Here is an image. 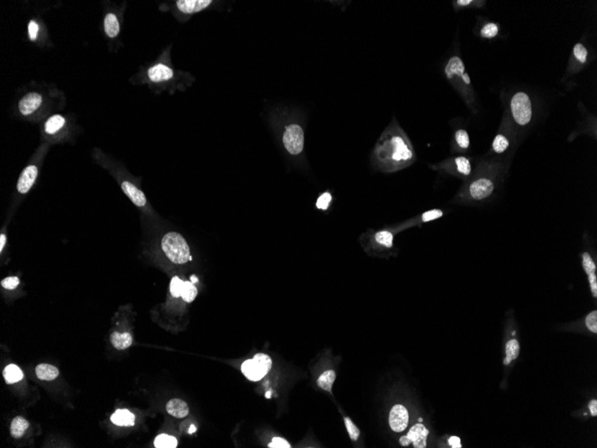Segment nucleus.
<instances>
[{"instance_id": "obj_15", "label": "nucleus", "mask_w": 597, "mask_h": 448, "mask_svg": "<svg viewBox=\"0 0 597 448\" xmlns=\"http://www.w3.org/2000/svg\"><path fill=\"white\" fill-rule=\"evenodd\" d=\"M42 96L37 92H30L19 101L20 112L24 116H29L35 112L42 106Z\"/></svg>"}, {"instance_id": "obj_35", "label": "nucleus", "mask_w": 597, "mask_h": 448, "mask_svg": "<svg viewBox=\"0 0 597 448\" xmlns=\"http://www.w3.org/2000/svg\"><path fill=\"white\" fill-rule=\"evenodd\" d=\"M183 284H184V282L182 279H180L178 276H173L172 278L171 284H170V293L173 297H175V298L181 297Z\"/></svg>"}, {"instance_id": "obj_33", "label": "nucleus", "mask_w": 597, "mask_h": 448, "mask_svg": "<svg viewBox=\"0 0 597 448\" xmlns=\"http://www.w3.org/2000/svg\"><path fill=\"white\" fill-rule=\"evenodd\" d=\"M332 201H333V196H332L331 193L329 191H325L317 198L316 207L318 210L325 211L329 209Z\"/></svg>"}, {"instance_id": "obj_46", "label": "nucleus", "mask_w": 597, "mask_h": 448, "mask_svg": "<svg viewBox=\"0 0 597 448\" xmlns=\"http://www.w3.org/2000/svg\"><path fill=\"white\" fill-rule=\"evenodd\" d=\"M195 431H196V428L194 427V425H191V428H190V430H189V433L191 434V433H193V432H195Z\"/></svg>"}, {"instance_id": "obj_16", "label": "nucleus", "mask_w": 597, "mask_h": 448, "mask_svg": "<svg viewBox=\"0 0 597 448\" xmlns=\"http://www.w3.org/2000/svg\"><path fill=\"white\" fill-rule=\"evenodd\" d=\"M147 75L152 83H162L172 79L174 73L170 66L163 63H158L149 68Z\"/></svg>"}, {"instance_id": "obj_28", "label": "nucleus", "mask_w": 597, "mask_h": 448, "mask_svg": "<svg viewBox=\"0 0 597 448\" xmlns=\"http://www.w3.org/2000/svg\"><path fill=\"white\" fill-rule=\"evenodd\" d=\"M336 378V373L335 372V370H332V369L327 370L324 373L321 374L319 378H317V386L324 390L330 392Z\"/></svg>"}, {"instance_id": "obj_3", "label": "nucleus", "mask_w": 597, "mask_h": 448, "mask_svg": "<svg viewBox=\"0 0 597 448\" xmlns=\"http://www.w3.org/2000/svg\"><path fill=\"white\" fill-rule=\"evenodd\" d=\"M161 246L166 256L174 264L182 265L191 260L186 240L177 232L166 233L161 241Z\"/></svg>"}, {"instance_id": "obj_40", "label": "nucleus", "mask_w": 597, "mask_h": 448, "mask_svg": "<svg viewBox=\"0 0 597 448\" xmlns=\"http://www.w3.org/2000/svg\"><path fill=\"white\" fill-rule=\"evenodd\" d=\"M268 448H290V445L285 439L282 438H274L272 442L268 445Z\"/></svg>"}, {"instance_id": "obj_6", "label": "nucleus", "mask_w": 597, "mask_h": 448, "mask_svg": "<svg viewBox=\"0 0 597 448\" xmlns=\"http://www.w3.org/2000/svg\"><path fill=\"white\" fill-rule=\"evenodd\" d=\"M283 144L289 154L298 156L302 153L305 144V134L300 125L292 123L285 126L283 134Z\"/></svg>"}, {"instance_id": "obj_21", "label": "nucleus", "mask_w": 597, "mask_h": 448, "mask_svg": "<svg viewBox=\"0 0 597 448\" xmlns=\"http://www.w3.org/2000/svg\"><path fill=\"white\" fill-rule=\"evenodd\" d=\"M110 342L117 350H125L131 346L132 337L130 333H118L114 332L110 336Z\"/></svg>"}, {"instance_id": "obj_20", "label": "nucleus", "mask_w": 597, "mask_h": 448, "mask_svg": "<svg viewBox=\"0 0 597 448\" xmlns=\"http://www.w3.org/2000/svg\"><path fill=\"white\" fill-rule=\"evenodd\" d=\"M111 421L117 426H134L135 424V416L131 411L123 409L117 410L112 416Z\"/></svg>"}, {"instance_id": "obj_29", "label": "nucleus", "mask_w": 597, "mask_h": 448, "mask_svg": "<svg viewBox=\"0 0 597 448\" xmlns=\"http://www.w3.org/2000/svg\"><path fill=\"white\" fill-rule=\"evenodd\" d=\"M154 445L157 448H177V439L173 436L160 434L155 439Z\"/></svg>"}, {"instance_id": "obj_45", "label": "nucleus", "mask_w": 597, "mask_h": 448, "mask_svg": "<svg viewBox=\"0 0 597 448\" xmlns=\"http://www.w3.org/2000/svg\"><path fill=\"white\" fill-rule=\"evenodd\" d=\"M456 3H457L458 5H461V6H466V5H470V4L472 3V1L471 0H458Z\"/></svg>"}, {"instance_id": "obj_18", "label": "nucleus", "mask_w": 597, "mask_h": 448, "mask_svg": "<svg viewBox=\"0 0 597 448\" xmlns=\"http://www.w3.org/2000/svg\"><path fill=\"white\" fill-rule=\"evenodd\" d=\"M121 187L125 194L131 200L134 205L139 208H143L146 206L147 199L143 191H140L133 183L129 181H125L122 182Z\"/></svg>"}, {"instance_id": "obj_26", "label": "nucleus", "mask_w": 597, "mask_h": 448, "mask_svg": "<svg viewBox=\"0 0 597 448\" xmlns=\"http://www.w3.org/2000/svg\"><path fill=\"white\" fill-rule=\"evenodd\" d=\"M511 145V141L508 136L505 135L503 133H499L495 136L494 141L492 143V150L495 154L501 155L506 152Z\"/></svg>"}, {"instance_id": "obj_5", "label": "nucleus", "mask_w": 597, "mask_h": 448, "mask_svg": "<svg viewBox=\"0 0 597 448\" xmlns=\"http://www.w3.org/2000/svg\"><path fill=\"white\" fill-rule=\"evenodd\" d=\"M272 368V359L266 354H257L242 365V372L251 381H259Z\"/></svg>"}, {"instance_id": "obj_22", "label": "nucleus", "mask_w": 597, "mask_h": 448, "mask_svg": "<svg viewBox=\"0 0 597 448\" xmlns=\"http://www.w3.org/2000/svg\"><path fill=\"white\" fill-rule=\"evenodd\" d=\"M104 29L107 36L111 39L117 37L120 32V24L117 15L113 13H108L104 19Z\"/></svg>"}, {"instance_id": "obj_47", "label": "nucleus", "mask_w": 597, "mask_h": 448, "mask_svg": "<svg viewBox=\"0 0 597 448\" xmlns=\"http://www.w3.org/2000/svg\"><path fill=\"white\" fill-rule=\"evenodd\" d=\"M191 280L192 283H197V282H198V278H197L195 275H191Z\"/></svg>"}, {"instance_id": "obj_12", "label": "nucleus", "mask_w": 597, "mask_h": 448, "mask_svg": "<svg viewBox=\"0 0 597 448\" xmlns=\"http://www.w3.org/2000/svg\"><path fill=\"white\" fill-rule=\"evenodd\" d=\"M389 424L394 432H402L409 424V412L406 408L396 404L392 407L389 415Z\"/></svg>"}, {"instance_id": "obj_44", "label": "nucleus", "mask_w": 597, "mask_h": 448, "mask_svg": "<svg viewBox=\"0 0 597 448\" xmlns=\"http://www.w3.org/2000/svg\"><path fill=\"white\" fill-rule=\"evenodd\" d=\"M5 243H6V236L4 233H1V235H0V252H3Z\"/></svg>"}, {"instance_id": "obj_8", "label": "nucleus", "mask_w": 597, "mask_h": 448, "mask_svg": "<svg viewBox=\"0 0 597 448\" xmlns=\"http://www.w3.org/2000/svg\"><path fill=\"white\" fill-rule=\"evenodd\" d=\"M434 168L443 170L461 178H469L472 173L471 161L465 156H458L453 159H446L442 163L436 165Z\"/></svg>"}, {"instance_id": "obj_19", "label": "nucleus", "mask_w": 597, "mask_h": 448, "mask_svg": "<svg viewBox=\"0 0 597 448\" xmlns=\"http://www.w3.org/2000/svg\"><path fill=\"white\" fill-rule=\"evenodd\" d=\"M167 411L170 415L182 419L189 414V407L185 402L174 398L167 403Z\"/></svg>"}, {"instance_id": "obj_1", "label": "nucleus", "mask_w": 597, "mask_h": 448, "mask_svg": "<svg viewBox=\"0 0 597 448\" xmlns=\"http://www.w3.org/2000/svg\"><path fill=\"white\" fill-rule=\"evenodd\" d=\"M415 160V150L411 140L393 120L375 145L371 163L380 172L393 173L410 167Z\"/></svg>"}, {"instance_id": "obj_9", "label": "nucleus", "mask_w": 597, "mask_h": 448, "mask_svg": "<svg viewBox=\"0 0 597 448\" xmlns=\"http://www.w3.org/2000/svg\"><path fill=\"white\" fill-rule=\"evenodd\" d=\"M445 213H446V211L441 210V209L426 210L420 215L415 216V217L411 218L409 220H404V221H401L398 224H393L392 226L396 230L397 233H401V232H404L407 229L412 228V227H421L424 224H426L434 220H439V219L443 218V216L445 215Z\"/></svg>"}, {"instance_id": "obj_2", "label": "nucleus", "mask_w": 597, "mask_h": 448, "mask_svg": "<svg viewBox=\"0 0 597 448\" xmlns=\"http://www.w3.org/2000/svg\"><path fill=\"white\" fill-rule=\"evenodd\" d=\"M482 170L476 178L468 183L455 198V201L462 204L478 203L488 199L495 189V177L499 172V165L484 164Z\"/></svg>"}, {"instance_id": "obj_14", "label": "nucleus", "mask_w": 597, "mask_h": 448, "mask_svg": "<svg viewBox=\"0 0 597 448\" xmlns=\"http://www.w3.org/2000/svg\"><path fill=\"white\" fill-rule=\"evenodd\" d=\"M38 177V168L34 165L28 166L21 174L17 182V191L21 194L27 193L33 187Z\"/></svg>"}, {"instance_id": "obj_32", "label": "nucleus", "mask_w": 597, "mask_h": 448, "mask_svg": "<svg viewBox=\"0 0 597 448\" xmlns=\"http://www.w3.org/2000/svg\"><path fill=\"white\" fill-rule=\"evenodd\" d=\"M197 294H198V290H197L196 286L193 285V283L190 281L184 282L182 294H181L182 300L186 303H191L196 298Z\"/></svg>"}, {"instance_id": "obj_41", "label": "nucleus", "mask_w": 597, "mask_h": 448, "mask_svg": "<svg viewBox=\"0 0 597 448\" xmlns=\"http://www.w3.org/2000/svg\"><path fill=\"white\" fill-rule=\"evenodd\" d=\"M29 38L31 41H35L39 33V24L35 21H30L28 25Z\"/></svg>"}, {"instance_id": "obj_34", "label": "nucleus", "mask_w": 597, "mask_h": 448, "mask_svg": "<svg viewBox=\"0 0 597 448\" xmlns=\"http://www.w3.org/2000/svg\"><path fill=\"white\" fill-rule=\"evenodd\" d=\"M499 33V27L497 24L489 23V24H485V26H483V28L481 30V36L485 39H492L497 36V34Z\"/></svg>"}, {"instance_id": "obj_36", "label": "nucleus", "mask_w": 597, "mask_h": 448, "mask_svg": "<svg viewBox=\"0 0 597 448\" xmlns=\"http://www.w3.org/2000/svg\"><path fill=\"white\" fill-rule=\"evenodd\" d=\"M573 53L577 60H579L582 64L586 63L588 58V49L581 43H578L574 46Z\"/></svg>"}, {"instance_id": "obj_31", "label": "nucleus", "mask_w": 597, "mask_h": 448, "mask_svg": "<svg viewBox=\"0 0 597 448\" xmlns=\"http://www.w3.org/2000/svg\"><path fill=\"white\" fill-rule=\"evenodd\" d=\"M454 142L456 147L462 150H466L470 146L469 136L466 130L458 129L454 134Z\"/></svg>"}, {"instance_id": "obj_42", "label": "nucleus", "mask_w": 597, "mask_h": 448, "mask_svg": "<svg viewBox=\"0 0 597 448\" xmlns=\"http://www.w3.org/2000/svg\"><path fill=\"white\" fill-rule=\"evenodd\" d=\"M449 445L453 448H462V444H461V439L458 437H452L449 439Z\"/></svg>"}, {"instance_id": "obj_37", "label": "nucleus", "mask_w": 597, "mask_h": 448, "mask_svg": "<svg viewBox=\"0 0 597 448\" xmlns=\"http://www.w3.org/2000/svg\"><path fill=\"white\" fill-rule=\"evenodd\" d=\"M344 422H345L346 429H347L348 432H349L350 439L354 440V441L359 439L360 431L358 429V427L351 421L350 418H345L344 419Z\"/></svg>"}, {"instance_id": "obj_17", "label": "nucleus", "mask_w": 597, "mask_h": 448, "mask_svg": "<svg viewBox=\"0 0 597 448\" xmlns=\"http://www.w3.org/2000/svg\"><path fill=\"white\" fill-rule=\"evenodd\" d=\"M582 265H583L584 270L586 271V273L588 274V282H589L593 296L595 298H597V266L592 259V256L588 252H585L582 253Z\"/></svg>"}, {"instance_id": "obj_39", "label": "nucleus", "mask_w": 597, "mask_h": 448, "mask_svg": "<svg viewBox=\"0 0 597 448\" xmlns=\"http://www.w3.org/2000/svg\"><path fill=\"white\" fill-rule=\"evenodd\" d=\"M19 284H20V280L17 276H8L1 281L2 287L7 290H13L16 288Z\"/></svg>"}, {"instance_id": "obj_24", "label": "nucleus", "mask_w": 597, "mask_h": 448, "mask_svg": "<svg viewBox=\"0 0 597 448\" xmlns=\"http://www.w3.org/2000/svg\"><path fill=\"white\" fill-rule=\"evenodd\" d=\"M29 426H30V424H29L28 421L25 420L24 418L21 417V416L15 417L13 421H12L11 428H10V431H11L12 437L14 438V439L22 438L24 436V433H25V431L28 429Z\"/></svg>"}, {"instance_id": "obj_30", "label": "nucleus", "mask_w": 597, "mask_h": 448, "mask_svg": "<svg viewBox=\"0 0 597 448\" xmlns=\"http://www.w3.org/2000/svg\"><path fill=\"white\" fill-rule=\"evenodd\" d=\"M519 355V344L517 340L512 339L509 341L506 345V358L504 359V363L509 365L512 360L517 359Z\"/></svg>"}, {"instance_id": "obj_11", "label": "nucleus", "mask_w": 597, "mask_h": 448, "mask_svg": "<svg viewBox=\"0 0 597 448\" xmlns=\"http://www.w3.org/2000/svg\"><path fill=\"white\" fill-rule=\"evenodd\" d=\"M429 431L426 429L423 424H416L411 428L407 436L401 437L400 443L402 447H408L413 444L415 448H425L426 447V439Z\"/></svg>"}, {"instance_id": "obj_25", "label": "nucleus", "mask_w": 597, "mask_h": 448, "mask_svg": "<svg viewBox=\"0 0 597 448\" xmlns=\"http://www.w3.org/2000/svg\"><path fill=\"white\" fill-rule=\"evenodd\" d=\"M3 376L5 378V382L7 384H14V383L18 382L20 380H22L24 378V374L18 366L14 364H10L5 367L4 371H3Z\"/></svg>"}, {"instance_id": "obj_23", "label": "nucleus", "mask_w": 597, "mask_h": 448, "mask_svg": "<svg viewBox=\"0 0 597 448\" xmlns=\"http://www.w3.org/2000/svg\"><path fill=\"white\" fill-rule=\"evenodd\" d=\"M35 372H36L38 378L42 380H47V381H51V380L56 379L59 374L58 369L55 366L46 364V363L38 365L35 369Z\"/></svg>"}, {"instance_id": "obj_4", "label": "nucleus", "mask_w": 597, "mask_h": 448, "mask_svg": "<svg viewBox=\"0 0 597 448\" xmlns=\"http://www.w3.org/2000/svg\"><path fill=\"white\" fill-rule=\"evenodd\" d=\"M397 233L392 225L384 226L382 228L368 229L365 233H361L359 242L369 251H391L393 249V240Z\"/></svg>"}, {"instance_id": "obj_13", "label": "nucleus", "mask_w": 597, "mask_h": 448, "mask_svg": "<svg viewBox=\"0 0 597 448\" xmlns=\"http://www.w3.org/2000/svg\"><path fill=\"white\" fill-rule=\"evenodd\" d=\"M213 4L211 0H178L175 2L177 9L185 14H193L201 12Z\"/></svg>"}, {"instance_id": "obj_10", "label": "nucleus", "mask_w": 597, "mask_h": 448, "mask_svg": "<svg viewBox=\"0 0 597 448\" xmlns=\"http://www.w3.org/2000/svg\"><path fill=\"white\" fill-rule=\"evenodd\" d=\"M444 73L447 79L452 83H456L457 86H460L461 84L464 86L471 85L470 78L466 73L465 65L459 56H454L450 58L444 68Z\"/></svg>"}, {"instance_id": "obj_7", "label": "nucleus", "mask_w": 597, "mask_h": 448, "mask_svg": "<svg viewBox=\"0 0 597 448\" xmlns=\"http://www.w3.org/2000/svg\"><path fill=\"white\" fill-rule=\"evenodd\" d=\"M512 114L515 122L519 126H527L532 119V103L525 92L515 94L511 102Z\"/></svg>"}, {"instance_id": "obj_43", "label": "nucleus", "mask_w": 597, "mask_h": 448, "mask_svg": "<svg viewBox=\"0 0 597 448\" xmlns=\"http://www.w3.org/2000/svg\"><path fill=\"white\" fill-rule=\"evenodd\" d=\"M589 410L591 411V414L593 416L597 415V400H592L588 404Z\"/></svg>"}, {"instance_id": "obj_38", "label": "nucleus", "mask_w": 597, "mask_h": 448, "mask_svg": "<svg viewBox=\"0 0 597 448\" xmlns=\"http://www.w3.org/2000/svg\"><path fill=\"white\" fill-rule=\"evenodd\" d=\"M586 326L593 333H597V312L594 311L586 317Z\"/></svg>"}, {"instance_id": "obj_27", "label": "nucleus", "mask_w": 597, "mask_h": 448, "mask_svg": "<svg viewBox=\"0 0 597 448\" xmlns=\"http://www.w3.org/2000/svg\"><path fill=\"white\" fill-rule=\"evenodd\" d=\"M66 124V120L64 117H62L60 115H55L53 117H50L49 119H47V121L45 124V131L48 134H54L56 132L59 131L62 129Z\"/></svg>"}]
</instances>
